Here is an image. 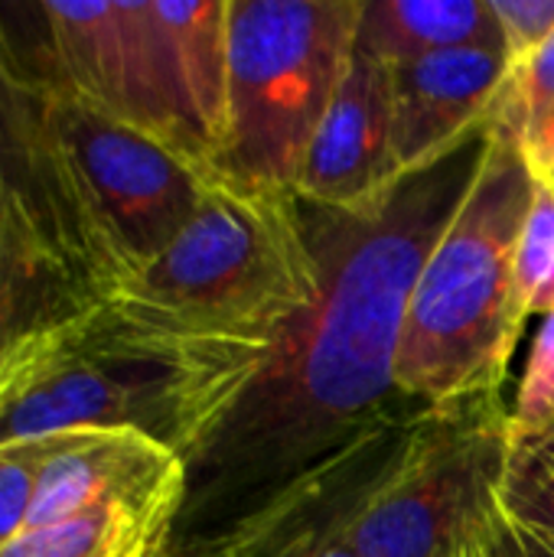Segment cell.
<instances>
[{
    "label": "cell",
    "instance_id": "obj_1",
    "mask_svg": "<svg viewBox=\"0 0 554 557\" xmlns=\"http://www.w3.org/2000/svg\"><path fill=\"white\" fill-rule=\"evenodd\" d=\"M487 131L359 209L307 206L320 284L255 382L186 463L202 552L268 519L424 408L395 385L411 287L480 166ZM180 516V519H183Z\"/></svg>",
    "mask_w": 554,
    "mask_h": 557
},
{
    "label": "cell",
    "instance_id": "obj_2",
    "mask_svg": "<svg viewBox=\"0 0 554 557\" xmlns=\"http://www.w3.org/2000/svg\"><path fill=\"white\" fill-rule=\"evenodd\" d=\"M261 366L101 300L0 372V444L88 428L137 431L189 463Z\"/></svg>",
    "mask_w": 554,
    "mask_h": 557
},
{
    "label": "cell",
    "instance_id": "obj_3",
    "mask_svg": "<svg viewBox=\"0 0 554 557\" xmlns=\"http://www.w3.org/2000/svg\"><path fill=\"white\" fill-rule=\"evenodd\" d=\"M535 180L506 134L487 127L480 166L434 242L405 310L395 385L424 411L503 395L526 313L516 248Z\"/></svg>",
    "mask_w": 554,
    "mask_h": 557
},
{
    "label": "cell",
    "instance_id": "obj_4",
    "mask_svg": "<svg viewBox=\"0 0 554 557\" xmlns=\"http://www.w3.org/2000/svg\"><path fill=\"white\" fill-rule=\"evenodd\" d=\"M317 284L300 199L212 176L189 225L108 300L173 336L268 359Z\"/></svg>",
    "mask_w": 554,
    "mask_h": 557
},
{
    "label": "cell",
    "instance_id": "obj_5",
    "mask_svg": "<svg viewBox=\"0 0 554 557\" xmlns=\"http://www.w3.org/2000/svg\"><path fill=\"white\" fill-rule=\"evenodd\" d=\"M362 0H229V111L212 176L297 196Z\"/></svg>",
    "mask_w": 554,
    "mask_h": 557
},
{
    "label": "cell",
    "instance_id": "obj_6",
    "mask_svg": "<svg viewBox=\"0 0 554 557\" xmlns=\"http://www.w3.org/2000/svg\"><path fill=\"white\" fill-rule=\"evenodd\" d=\"M509 463L503 395L424 411L346 522L359 557H460L500 509Z\"/></svg>",
    "mask_w": 554,
    "mask_h": 557
},
{
    "label": "cell",
    "instance_id": "obj_7",
    "mask_svg": "<svg viewBox=\"0 0 554 557\" xmlns=\"http://www.w3.org/2000/svg\"><path fill=\"white\" fill-rule=\"evenodd\" d=\"M52 124L111 297L189 225L212 170L59 95H52Z\"/></svg>",
    "mask_w": 554,
    "mask_h": 557
},
{
    "label": "cell",
    "instance_id": "obj_8",
    "mask_svg": "<svg viewBox=\"0 0 554 557\" xmlns=\"http://www.w3.org/2000/svg\"><path fill=\"white\" fill-rule=\"evenodd\" d=\"M0 186L10 189L42 238L108 300V281L82 219L52 124V95L0 16Z\"/></svg>",
    "mask_w": 554,
    "mask_h": 557
},
{
    "label": "cell",
    "instance_id": "obj_9",
    "mask_svg": "<svg viewBox=\"0 0 554 557\" xmlns=\"http://www.w3.org/2000/svg\"><path fill=\"white\" fill-rule=\"evenodd\" d=\"M189 496L186 460L137 431H65L46 437L26 529L98 506H153Z\"/></svg>",
    "mask_w": 554,
    "mask_h": 557
},
{
    "label": "cell",
    "instance_id": "obj_10",
    "mask_svg": "<svg viewBox=\"0 0 554 557\" xmlns=\"http://www.w3.org/2000/svg\"><path fill=\"white\" fill-rule=\"evenodd\" d=\"M402 180L392 147V69L353 46L343 82L307 150L297 199L359 209Z\"/></svg>",
    "mask_w": 554,
    "mask_h": 557
},
{
    "label": "cell",
    "instance_id": "obj_11",
    "mask_svg": "<svg viewBox=\"0 0 554 557\" xmlns=\"http://www.w3.org/2000/svg\"><path fill=\"white\" fill-rule=\"evenodd\" d=\"M392 69V147L402 176L428 170L487 131L509 78L506 49H447Z\"/></svg>",
    "mask_w": 554,
    "mask_h": 557
},
{
    "label": "cell",
    "instance_id": "obj_12",
    "mask_svg": "<svg viewBox=\"0 0 554 557\" xmlns=\"http://www.w3.org/2000/svg\"><path fill=\"white\" fill-rule=\"evenodd\" d=\"M101 300L42 238L23 202L0 186V372Z\"/></svg>",
    "mask_w": 554,
    "mask_h": 557
},
{
    "label": "cell",
    "instance_id": "obj_13",
    "mask_svg": "<svg viewBox=\"0 0 554 557\" xmlns=\"http://www.w3.org/2000/svg\"><path fill=\"white\" fill-rule=\"evenodd\" d=\"M170 85L199 157H212L229 111V0H153Z\"/></svg>",
    "mask_w": 554,
    "mask_h": 557
},
{
    "label": "cell",
    "instance_id": "obj_14",
    "mask_svg": "<svg viewBox=\"0 0 554 557\" xmlns=\"http://www.w3.org/2000/svg\"><path fill=\"white\" fill-rule=\"evenodd\" d=\"M467 46L506 49L490 0H362L356 49L385 65Z\"/></svg>",
    "mask_w": 554,
    "mask_h": 557
},
{
    "label": "cell",
    "instance_id": "obj_15",
    "mask_svg": "<svg viewBox=\"0 0 554 557\" xmlns=\"http://www.w3.org/2000/svg\"><path fill=\"white\" fill-rule=\"evenodd\" d=\"M183 503L98 506L72 519L26 529L0 557H170Z\"/></svg>",
    "mask_w": 554,
    "mask_h": 557
},
{
    "label": "cell",
    "instance_id": "obj_16",
    "mask_svg": "<svg viewBox=\"0 0 554 557\" xmlns=\"http://www.w3.org/2000/svg\"><path fill=\"white\" fill-rule=\"evenodd\" d=\"M500 509L554 548V428L509 444Z\"/></svg>",
    "mask_w": 554,
    "mask_h": 557
},
{
    "label": "cell",
    "instance_id": "obj_17",
    "mask_svg": "<svg viewBox=\"0 0 554 557\" xmlns=\"http://www.w3.org/2000/svg\"><path fill=\"white\" fill-rule=\"evenodd\" d=\"M554 108V33L522 62L509 69L506 85L500 88L487 127L519 140Z\"/></svg>",
    "mask_w": 554,
    "mask_h": 557
},
{
    "label": "cell",
    "instance_id": "obj_18",
    "mask_svg": "<svg viewBox=\"0 0 554 557\" xmlns=\"http://www.w3.org/2000/svg\"><path fill=\"white\" fill-rule=\"evenodd\" d=\"M516 297L526 320L554 313V196L539 183L516 248Z\"/></svg>",
    "mask_w": 554,
    "mask_h": 557
},
{
    "label": "cell",
    "instance_id": "obj_19",
    "mask_svg": "<svg viewBox=\"0 0 554 557\" xmlns=\"http://www.w3.org/2000/svg\"><path fill=\"white\" fill-rule=\"evenodd\" d=\"M554 428V313L545 317L526 375L519 382L516 401L509 408V444L545 434Z\"/></svg>",
    "mask_w": 554,
    "mask_h": 557
},
{
    "label": "cell",
    "instance_id": "obj_20",
    "mask_svg": "<svg viewBox=\"0 0 554 557\" xmlns=\"http://www.w3.org/2000/svg\"><path fill=\"white\" fill-rule=\"evenodd\" d=\"M42 457L46 437L0 444V548H7L29 525Z\"/></svg>",
    "mask_w": 554,
    "mask_h": 557
},
{
    "label": "cell",
    "instance_id": "obj_21",
    "mask_svg": "<svg viewBox=\"0 0 554 557\" xmlns=\"http://www.w3.org/2000/svg\"><path fill=\"white\" fill-rule=\"evenodd\" d=\"M509 62L529 59L554 33V0H490Z\"/></svg>",
    "mask_w": 554,
    "mask_h": 557
},
{
    "label": "cell",
    "instance_id": "obj_22",
    "mask_svg": "<svg viewBox=\"0 0 554 557\" xmlns=\"http://www.w3.org/2000/svg\"><path fill=\"white\" fill-rule=\"evenodd\" d=\"M483 545H487L490 557H554L552 545H545L529 529L513 522L503 509H496L493 519L487 522Z\"/></svg>",
    "mask_w": 554,
    "mask_h": 557
},
{
    "label": "cell",
    "instance_id": "obj_23",
    "mask_svg": "<svg viewBox=\"0 0 554 557\" xmlns=\"http://www.w3.org/2000/svg\"><path fill=\"white\" fill-rule=\"evenodd\" d=\"M519 153L535 183H549L554 173V108L519 140Z\"/></svg>",
    "mask_w": 554,
    "mask_h": 557
},
{
    "label": "cell",
    "instance_id": "obj_24",
    "mask_svg": "<svg viewBox=\"0 0 554 557\" xmlns=\"http://www.w3.org/2000/svg\"><path fill=\"white\" fill-rule=\"evenodd\" d=\"M460 557H490L487 555V545H483V535H480L473 545H467V548L460 552Z\"/></svg>",
    "mask_w": 554,
    "mask_h": 557
},
{
    "label": "cell",
    "instance_id": "obj_25",
    "mask_svg": "<svg viewBox=\"0 0 554 557\" xmlns=\"http://www.w3.org/2000/svg\"><path fill=\"white\" fill-rule=\"evenodd\" d=\"M539 186H545V189H549V193H552V196H554V173H552V176H549V183H539Z\"/></svg>",
    "mask_w": 554,
    "mask_h": 557
}]
</instances>
